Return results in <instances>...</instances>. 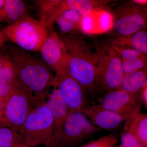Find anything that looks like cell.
I'll return each instance as SVG.
<instances>
[{"label":"cell","instance_id":"obj_10","mask_svg":"<svg viewBox=\"0 0 147 147\" xmlns=\"http://www.w3.org/2000/svg\"><path fill=\"white\" fill-rule=\"evenodd\" d=\"M141 93L112 90L98 97V104L102 108L117 113H137L140 112L142 105Z\"/></svg>","mask_w":147,"mask_h":147},{"label":"cell","instance_id":"obj_6","mask_svg":"<svg viewBox=\"0 0 147 147\" xmlns=\"http://www.w3.org/2000/svg\"><path fill=\"white\" fill-rule=\"evenodd\" d=\"M100 130L84 114L70 112L57 137L45 147H77Z\"/></svg>","mask_w":147,"mask_h":147},{"label":"cell","instance_id":"obj_14","mask_svg":"<svg viewBox=\"0 0 147 147\" xmlns=\"http://www.w3.org/2000/svg\"><path fill=\"white\" fill-rule=\"evenodd\" d=\"M107 1L92 0H65L61 1L51 16L55 21L62 12L68 9L76 11L81 16H87L95 9L106 5Z\"/></svg>","mask_w":147,"mask_h":147},{"label":"cell","instance_id":"obj_11","mask_svg":"<svg viewBox=\"0 0 147 147\" xmlns=\"http://www.w3.org/2000/svg\"><path fill=\"white\" fill-rule=\"evenodd\" d=\"M40 51L45 63L56 72L55 76L68 70L69 55L63 40L55 32L49 34Z\"/></svg>","mask_w":147,"mask_h":147},{"label":"cell","instance_id":"obj_4","mask_svg":"<svg viewBox=\"0 0 147 147\" xmlns=\"http://www.w3.org/2000/svg\"><path fill=\"white\" fill-rule=\"evenodd\" d=\"M54 131L53 116L45 101L37 103L28 115L21 132L23 144L30 147L50 143Z\"/></svg>","mask_w":147,"mask_h":147},{"label":"cell","instance_id":"obj_21","mask_svg":"<svg viewBox=\"0 0 147 147\" xmlns=\"http://www.w3.org/2000/svg\"><path fill=\"white\" fill-rule=\"evenodd\" d=\"M22 144L21 134L5 125H0V147H18Z\"/></svg>","mask_w":147,"mask_h":147},{"label":"cell","instance_id":"obj_20","mask_svg":"<svg viewBox=\"0 0 147 147\" xmlns=\"http://www.w3.org/2000/svg\"><path fill=\"white\" fill-rule=\"evenodd\" d=\"M82 16L76 11L68 9L64 11L55 19L62 32L69 33L81 26Z\"/></svg>","mask_w":147,"mask_h":147},{"label":"cell","instance_id":"obj_33","mask_svg":"<svg viewBox=\"0 0 147 147\" xmlns=\"http://www.w3.org/2000/svg\"><path fill=\"white\" fill-rule=\"evenodd\" d=\"M18 147H30L29 146H26V145L24 144H21L20 145V146H19Z\"/></svg>","mask_w":147,"mask_h":147},{"label":"cell","instance_id":"obj_22","mask_svg":"<svg viewBox=\"0 0 147 147\" xmlns=\"http://www.w3.org/2000/svg\"><path fill=\"white\" fill-rule=\"evenodd\" d=\"M61 1V0H39L36 1L39 8V20L45 24L47 20L55 12Z\"/></svg>","mask_w":147,"mask_h":147},{"label":"cell","instance_id":"obj_16","mask_svg":"<svg viewBox=\"0 0 147 147\" xmlns=\"http://www.w3.org/2000/svg\"><path fill=\"white\" fill-rule=\"evenodd\" d=\"M27 9L24 1L5 0L0 9V22L5 21L11 24L27 16Z\"/></svg>","mask_w":147,"mask_h":147},{"label":"cell","instance_id":"obj_7","mask_svg":"<svg viewBox=\"0 0 147 147\" xmlns=\"http://www.w3.org/2000/svg\"><path fill=\"white\" fill-rule=\"evenodd\" d=\"M37 103L26 91L16 84L3 103V124L21 134L26 119Z\"/></svg>","mask_w":147,"mask_h":147},{"label":"cell","instance_id":"obj_25","mask_svg":"<svg viewBox=\"0 0 147 147\" xmlns=\"http://www.w3.org/2000/svg\"><path fill=\"white\" fill-rule=\"evenodd\" d=\"M113 49L119 56L121 60L128 61L146 56L136 50L128 47H123L115 45L112 46Z\"/></svg>","mask_w":147,"mask_h":147},{"label":"cell","instance_id":"obj_30","mask_svg":"<svg viewBox=\"0 0 147 147\" xmlns=\"http://www.w3.org/2000/svg\"><path fill=\"white\" fill-rule=\"evenodd\" d=\"M132 1L139 5H146L147 4V0H133Z\"/></svg>","mask_w":147,"mask_h":147},{"label":"cell","instance_id":"obj_5","mask_svg":"<svg viewBox=\"0 0 147 147\" xmlns=\"http://www.w3.org/2000/svg\"><path fill=\"white\" fill-rule=\"evenodd\" d=\"M94 55L97 94L119 89L123 78L121 60L111 47H105Z\"/></svg>","mask_w":147,"mask_h":147},{"label":"cell","instance_id":"obj_3","mask_svg":"<svg viewBox=\"0 0 147 147\" xmlns=\"http://www.w3.org/2000/svg\"><path fill=\"white\" fill-rule=\"evenodd\" d=\"M49 30L40 20L27 15L3 30L7 39L28 51H40L49 35Z\"/></svg>","mask_w":147,"mask_h":147},{"label":"cell","instance_id":"obj_12","mask_svg":"<svg viewBox=\"0 0 147 147\" xmlns=\"http://www.w3.org/2000/svg\"><path fill=\"white\" fill-rule=\"evenodd\" d=\"M78 112L84 114L94 126L100 129L113 130L118 128L136 113H121L107 110L96 103L87 105Z\"/></svg>","mask_w":147,"mask_h":147},{"label":"cell","instance_id":"obj_29","mask_svg":"<svg viewBox=\"0 0 147 147\" xmlns=\"http://www.w3.org/2000/svg\"><path fill=\"white\" fill-rule=\"evenodd\" d=\"M6 40L7 38L2 31L0 30V49L3 47Z\"/></svg>","mask_w":147,"mask_h":147},{"label":"cell","instance_id":"obj_17","mask_svg":"<svg viewBox=\"0 0 147 147\" xmlns=\"http://www.w3.org/2000/svg\"><path fill=\"white\" fill-rule=\"evenodd\" d=\"M147 87V67L130 74H124L119 89L131 93L141 92Z\"/></svg>","mask_w":147,"mask_h":147},{"label":"cell","instance_id":"obj_32","mask_svg":"<svg viewBox=\"0 0 147 147\" xmlns=\"http://www.w3.org/2000/svg\"><path fill=\"white\" fill-rule=\"evenodd\" d=\"M6 58V56H5L3 54L0 53V61Z\"/></svg>","mask_w":147,"mask_h":147},{"label":"cell","instance_id":"obj_1","mask_svg":"<svg viewBox=\"0 0 147 147\" xmlns=\"http://www.w3.org/2000/svg\"><path fill=\"white\" fill-rule=\"evenodd\" d=\"M7 57L14 69L16 84L26 91L37 103L44 101L55 76L49 67L29 51L16 45L10 47Z\"/></svg>","mask_w":147,"mask_h":147},{"label":"cell","instance_id":"obj_34","mask_svg":"<svg viewBox=\"0 0 147 147\" xmlns=\"http://www.w3.org/2000/svg\"><path fill=\"white\" fill-rule=\"evenodd\" d=\"M117 147H121L120 146H118Z\"/></svg>","mask_w":147,"mask_h":147},{"label":"cell","instance_id":"obj_9","mask_svg":"<svg viewBox=\"0 0 147 147\" xmlns=\"http://www.w3.org/2000/svg\"><path fill=\"white\" fill-rule=\"evenodd\" d=\"M52 86L59 90L70 112L80 111L88 105L85 88L69 75L68 70L54 76Z\"/></svg>","mask_w":147,"mask_h":147},{"label":"cell","instance_id":"obj_23","mask_svg":"<svg viewBox=\"0 0 147 147\" xmlns=\"http://www.w3.org/2000/svg\"><path fill=\"white\" fill-rule=\"evenodd\" d=\"M146 67H147L146 56L130 60H121L123 75L134 73Z\"/></svg>","mask_w":147,"mask_h":147},{"label":"cell","instance_id":"obj_8","mask_svg":"<svg viewBox=\"0 0 147 147\" xmlns=\"http://www.w3.org/2000/svg\"><path fill=\"white\" fill-rule=\"evenodd\" d=\"M141 6L131 1L121 6L115 14L113 26L123 37L143 30L147 22L146 13Z\"/></svg>","mask_w":147,"mask_h":147},{"label":"cell","instance_id":"obj_31","mask_svg":"<svg viewBox=\"0 0 147 147\" xmlns=\"http://www.w3.org/2000/svg\"><path fill=\"white\" fill-rule=\"evenodd\" d=\"M5 3V0H0V9H1Z\"/></svg>","mask_w":147,"mask_h":147},{"label":"cell","instance_id":"obj_2","mask_svg":"<svg viewBox=\"0 0 147 147\" xmlns=\"http://www.w3.org/2000/svg\"><path fill=\"white\" fill-rule=\"evenodd\" d=\"M63 42L69 56V73L88 90L92 100L98 94L96 86V71L94 56L89 54L73 36L67 37Z\"/></svg>","mask_w":147,"mask_h":147},{"label":"cell","instance_id":"obj_18","mask_svg":"<svg viewBox=\"0 0 147 147\" xmlns=\"http://www.w3.org/2000/svg\"><path fill=\"white\" fill-rule=\"evenodd\" d=\"M16 84V75L14 69L7 57L4 64L0 69V100L4 102L14 88Z\"/></svg>","mask_w":147,"mask_h":147},{"label":"cell","instance_id":"obj_19","mask_svg":"<svg viewBox=\"0 0 147 147\" xmlns=\"http://www.w3.org/2000/svg\"><path fill=\"white\" fill-rule=\"evenodd\" d=\"M117 42V44L115 45L121 47L127 46L142 55H147V33L144 29L129 36L123 37Z\"/></svg>","mask_w":147,"mask_h":147},{"label":"cell","instance_id":"obj_35","mask_svg":"<svg viewBox=\"0 0 147 147\" xmlns=\"http://www.w3.org/2000/svg\"><path fill=\"white\" fill-rule=\"evenodd\" d=\"M44 147H45V146H44Z\"/></svg>","mask_w":147,"mask_h":147},{"label":"cell","instance_id":"obj_26","mask_svg":"<svg viewBox=\"0 0 147 147\" xmlns=\"http://www.w3.org/2000/svg\"><path fill=\"white\" fill-rule=\"evenodd\" d=\"M121 138V147H141L136 139L128 132L122 130Z\"/></svg>","mask_w":147,"mask_h":147},{"label":"cell","instance_id":"obj_15","mask_svg":"<svg viewBox=\"0 0 147 147\" xmlns=\"http://www.w3.org/2000/svg\"><path fill=\"white\" fill-rule=\"evenodd\" d=\"M122 131L131 134L141 147H147V115L140 112L125 122Z\"/></svg>","mask_w":147,"mask_h":147},{"label":"cell","instance_id":"obj_27","mask_svg":"<svg viewBox=\"0 0 147 147\" xmlns=\"http://www.w3.org/2000/svg\"><path fill=\"white\" fill-rule=\"evenodd\" d=\"M100 17V29L102 31H106L110 28L112 24V17L110 13L107 12H103Z\"/></svg>","mask_w":147,"mask_h":147},{"label":"cell","instance_id":"obj_13","mask_svg":"<svg viewBox=\"0 0 147 147\" xmlns=\"http://www.w3.org/2000/svg\"><path fill=\"white\" fill-rule=\"evenodd\" d=\"M45 102L54 120V133L50 143L54 141L59 134L70 111L56 87H54L53 91L48 95L47 101Z\"/></svg>","mask_w":147,"mask_h":147},{"label":"cell","instance_id":"obj_28","mask_svg":"<svg viewBox=\"0 0 147 147\" xmlns=\"http://www.w3.org/2000/svg\"><path fill=\"white\" fill-rule=\"evenodd\" d=\"M142 104H144L145 107H147V87H146L141 93Z\"/></svg>","mask_w":147,"mask_h":147},{"label":"cell","instance_id":"obj_24","mask_svg":"<svg viewBox=\"0 0 147 147\" xmlns=\"http://www.w3.org/2000/svg\"><path fill=\"white\" fill-rule=\"evenodd\" d=\"M118 142L117 135L112 133L90 141L81 147H115Z\"/></svg>","mask_w":147,"mask_h":147}]
</instances>
